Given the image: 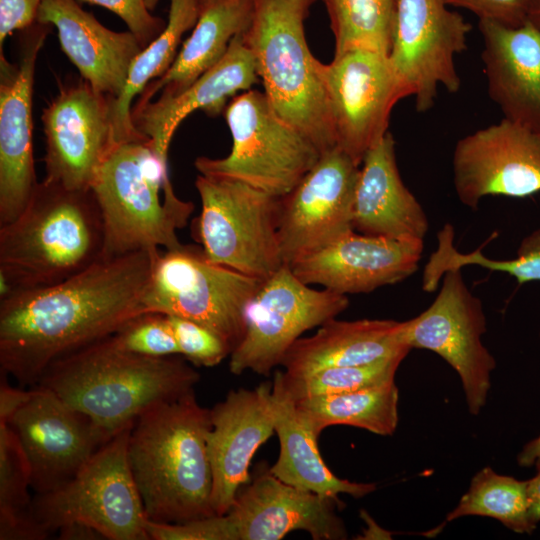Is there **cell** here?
<instances>
[{"mask_svg": "<svg viewBox=\"0 0 540 540\" xmlns=\"http://www.w3.org/2000/svg\"><path fill=\"white\" fill-rule=\"evenodd\" d=\"M336 145L356 164L388 131L395 104L409 97L388 55L353 49L319 62Z\"/></svg>", "mask_w": 540, "mask_h": 540, "instance_id": "13", "label": "cell"}, {"mask_svg": "<svg viewBox=\"0 0 540 540\" xmlns=\"http://www.w3.org/2000/svg\"><path fill=\"white\" fill-rule=\"evenodd\" d=\"M146 1L151 10L159 0ZM200 12V0H169L165 28L136 56L122 93L112 99L111 118L117 144L148 140L132 122V103L150 82L170 68L183 34L194 28Z\"/></svg>", "mask_w": 540, "mask_h": 540, "instance_id": "30", "label": "cell"}, {"mask_svg": "<svg viewBox=\"0 0 540 540\" xmlns=\"http://www.w3.org/2000/svg\"><path fill=\"white\" fill-rule=\"evenodd\" d=\"M122 349L150 357L179 354V348L167 315L146 312L138 315L112 335Z\"/></svg>", "mask_w": 540, "mask_h": 540, "instance_id": "37", "label": "cell"}, {"mask_svg": "<svg viewBox=\"0 0 540 540\" xmlns=\"http://www.w3.org/2000/svg\"><path fill=\"white\" fill-rule=\"evenodd\" d=\"M149 140L118 144L99 169L91 190L101 211L104 258L142 250L177 249L193 203L177 197Z\"/></svg>", "mask_w": 540, "mask_h": 540, "instance_id": "6", "label": "cell"}, {"mask_svg": "<svg viewBox=\"0 0 540 540\" xmlns=\"http://www.w3.org/2000/svg\"><path fill=\"white\" fill-rule=\"evenodd\" d=\"M335 38V54L353 49L389 55L398 0H324Z\"/></svg>", "mask_w": 540, "mask_h": 540, "instance_id": "34", "label": "cell"}, {"mask_svg": "<svg viewBox=\"0 0 540 540\" xmlns=\"http://www.w3.org/2000/svg\"><path fill=\"white\" fill-rule=\"evenodd\" d=\"M487 92L503 118L540 131V28L479 20Z\"/></svg>", "mask_w": 540, "mask_h": 540, "instance_id": "24", "label": "cell"}, {"mask_svg": "<svg viewBox=\"0 0 540 540\" xmlns=\"http://www.w3.org/2000/svg\"><path fill=\"white\" fill-rule=\"evenodd\" d=\"M37 22L53 25L61 49L95 91L116 99L144 46L131 32L103 26L75 0H44Z\"/></svg>", "mask_w": 540, "mask_h": 540, "instance_id": "25", "label": "cell"}, {"mask_svg": "<svg viewBox=\"0 0 540 540\" xmlns=\"http://www.w3.org/2000/svg\"><path fill=\"white\" fill-rule=\"evenodd\" d=\"M159 250L102 258L58 284L0 299V367L21 388L59 358L115 334L146 313Z\"/></svg>", "mask_w": 540, "mask_h": 540, "instance_id": "1", "label": "cell"}, {"mask_svg": "<svg viewBox=\"0 0 540 540\" xmlns=\"http://www.w3.org/2000/svg\"><path fill=\"white\" fill-rule=\"evenodd\" d=\"M49 24L22 30L18 59L0 52V226L25 209L37 185L32 147V95L38 53Z\"/></svg>", "mask_w": 540, "mask_h": 540, "instance_id": "19", "label": "cell"}, {"mask_svg": "<svg viewBox=\"0 0 540 540\" xmlns=\"http://www.w3.org/2000/svg\"><path fill=\"white\" fill-rule=\"evenodd\" d=\"M194 233L206 258L266 280L284 265L278 237L281 197L246 183L199 174Z\"/></svg>", "mask_w": 540, "mask_h": 540, "instance_id": "9", "label": "cell"}, {"mask_svg": "<svg viewBox=\"0 0 540 540\" xmlns=\"http://www.w3.org/2000/svg\"><path fill=\"white\" fill-rule=\"evenodd\" d=\"M83 1L102 6L118 15L144 47L155 39L166 26V21L151 14L146 0Z\"/></svg>", "mask_w": 540, "mask_h": 540, "instance_id": "39", "label": "cell"}, {"mask_svg": "<svg viewBox=\"0 0 540 540\" xmlns=\"http://www.w3.org/2000/svg\"><path fill=\"white\" fill-rule=\"evenodd\" d=\"M31 469L9 424L0 421V539L42 540L31 513Z\"/></svg>", "mask_w": 540, "mask_h": 540, "instance_id": "32", "label": "cell"}, {"mask_svg": "<svg viewBox=\"0 0 540 540\" xmlns=\"http://www.w3.org/2000/svg\"><path fill=\"white\" fill-rule=\"evenodd\" d=\"M272 387L266 381L254 389L231 390L210 409L207 449L215 515L229 511L241 487L249 482L253 456L275 433Z\"/></svg>", "mask_w": 540, "mask_h": 540, "instance_id": "21", "label": "cell"}, {"mask_svg": "<svg viewBox=\"0 0 540 540\" xmlns=\"http://www.w3.org/2000/svg\"><path fill=\"white\" fill-rule=\"evenodd\" d=\"M44 0H0V52L5 39L15 31H22L37 21Z\"/></svg>", "mask_w": 540, "mask_h": 540, "instance_id": "41", "label": "cell"}, {"mask_svg": "<svg viewBox=\"0 0 540 540\" xmlns=\"http://www.w3.org/2000/svg\"><path fill=\"white\" fill-rule=\"evenodd\" d=\"M263 280L209 261L202 248L160 251L144 297L147 312L197 322L232 348L245 332V308ZM232 353V352H231Z\"/></svg>", "mask_w": 540, "mask_h": 540, "instance_id": "10", "label": "cell"}, {"mask_svg": "<svg viewBox=\"0 0 540 540\" xmlns=\"http://www.w3.org/2000/svg\"><path fill=\"white\" fill-rule=\"evenodd\" d=\"M232 135L224 158L198 157L203 175L237 180L276 197L288 194L321 156L317 147L283 120L264 92L243 91L225 107Z\"/></svg>", "mask_w": 540, "mask_h": 540, "instance_id": "8", "label": "cell"}, {"mask_svg": "<svg viewBox=\"0 0 540 540\" xmlns=\"http://www.w3.org/2000/svg\"><path fill=\"white\" fill-rule=\"evenodd\" d=\"M0 421L9 424L26 455L36 494L67 483L110 440L89 417L41 385L31 387L12 415Z\"/></svg>", "mask_w": 540, "mask_h": 540, "instance_id": "15", "label": "cell"}, {"mask_svg": "<svg viewBox=\"0 0 540 540\" xmlns=\"http://www.w3.org/2000/svg\"><path fill=\"white\" fill-rule=\"evenodd\" d=\"M59 538L65 540L102 539L103 537L93 528L81 524H72L58 530Z\"/></svg>", "mask_w": 540, "mask_h": 540, "instance_id": "43", "label": "cell"}, {"mask_svg": "<svg viewBox=\"0 0 540 540\" xmlns=\"http://www.w3.org/2000/svg\"><path fill=\"white\" fill-rule=\"evenodd\" d=\"M540 458V434L527 442L517 455V463L521 467H531Z\"/></svg>", "mask_w": 540, "mask_h": 540, "instance_id": "44", "label": "cell"}, {"mask_svg": "<svg viewBox=\"0 0 540 540\" xmlns=\"http://www.w3.org/2000/svg\"><path fill=\"white\" fill-rule=\"evenodd\" d=\"M406 356H396L360 366L327 367L308 374L289 375L276 371L273 390L296 402L317 396L355 391L394 381Z\"/></svg>", "mask_w": 540, "mask_h": 540, "instance_id": "36", "label": "cell"}, {"mask_svg": "<svg viewBox=\"0 0 540 540\" xmlns=\"http://www.w3.org/2000/svg\"><path fill=\"white\" fill-rule=\"evenodd\" d=\"M402 326L403 322L390 319L332 318L314 335L296 340L281 365L289 375H302L327 367L360 366L407 356L411 347L403 339Z\"/></svg>", "mask_w": 540, "mask_h": 540, "instance_id": "27", "label": "cell"}, {"mask_svg": "<svg viewBox=\"0 0 540 540\" xmlns=\"http://www.w3.org/2000/svg\"><path fill=\"white\" fill-rule=\"evenodd\" d=\"M438 247L424 268L422 288L427 292L437 289L445 272L477 265L492 271L505 272L522 285L540 281V228L524 237L517 249V256L509 260H493L483 255L481 248L471 253H460L454 247V230L445 224L438 232Z\"/></svg>", "mask_w": 540, "mask_h": 540, "instance_id": "35", "label": "cell"}, {"mask_svg": "<svg viewBox=\"0 0 540 540\" xmlns=\"http://www.w3.org/2000/svg\"><path fill=\"white\" fill-rule=\"evenodd\" d=\"M215 1H217V0H200L201 8L204 7L207 4L215 2Z\"/></svg>", "mask_w": 540, "mask_h": 540, "instance_id": "46", "label": "cell"}, {"mask_svg": "<svg viewBox=\"0 0 540 540\" xmlns=\"http://www.w3.org/2000/svg\"><path fill=\"white\" fill-rule=\"evenodd\" d=\"M275 433L280 452L270 472L281 481L323 497L349 494L361 498L376 489L373 483H357L337 477L325 464L318 437L298 414L295 404L273 390Z\"/></svg>", "mask_w": 540, "mask_h": 540, "instance_id": "29", "label": "cell"}, {"mask_svg": "<svg viewBox=\"0 0 540 540\" xmlns=\"http://www.w3.org/2000/svg\"><path fill=\"white\" fill-rule=\"evenodd\" d=\"M359 169L336 146L322 153L301 181L281 197L278 237L284 264L291 265L354 230Z\"/></svg>", "mask_w": 540, "mask_h": 540, "instance_id": "16", "label": "cell"}, {"mask_svg": "<svg viewBox=\"0 0 540 540\" xmlns=\"http://www.w3.org/2000/svg\"><path fill=\"white\" fill-rule=\"evenodd\" d=\"M255 59L243 33L235 36L226 54L182 92L159 96L141 106H132V122L149 140V146L167 163L173 136L182 121L193 111L217 115L228 98L239 91L250 90L257 82Z\"/></svg>", "mask_w": 540, "mask_h": 540, "instance_id": "23", "label": "cell"}, {"mask_svg": "<svg viewBox=\"0 0 540 540\" xmlns=\"http://www.w3.org/2000/svg\"><path fill=\"white\" fill-rule=\"evenodd\" d=\"M112 99L86 81L66 85L43 110L45 179L68 189L88 190L118 145Z\"/></svg>", "mask_w": 540, "mask_h": 540, "instance_id": "17", "label": "cell"}, {"mask_svg": "<svg viewBox=\"0 0 540 540\" xmlns=\"http://www.w3.org/2000/svg\"><path fill=\"white\" fill-rule=\"evenodd\" d=\"M348 305L346 295L311 288L284 264L263 280L248 302L244 336L230 354V372L268 376L304 332L335 318Z\"/></svg>", "mask_w": 540, "mask_h": 540, "instance_id": "11", "label": "cell"}, {"mask_svg": "<svg viewBox=\"0 0 540 540\" xmlns=\"http://www.w3.org/2000/svg\"><path fill=\"white\" fill-rule=\"evenodd\" d=\"M470 515L494 518L519 534H532L537 527L529 518L527 480L498 474L490 467L474 475L468 491L446 519L450 522Z\"/></svg>", "mask_w": 540, "mask_h": 540, "instance_id": "33", "label": "cell"}, {"mask_svg": "<svg viewBox=\"0 0 540 540\" xmlns=\"http://www.w3.org/2000/svg\"><path fill=\"white\" fill-rule=\"evenodd\" d=\"M421 239H389L351 231L290 266L304 283L339 294L369 293L417 271Z\"/></svg>", "mask_w": 540, "mask_h": 540, "instance_id": "22", "label": "cell"}, {"mask_svg": "<svg viewBox=\"0 0 540 540\" xmlns=\"http://www.w3.org/2000/svg\"><path fill=\"white\" fill-rule=\"evenodd\" d=\"M447 6L464 8L479 20L517 27L530 19L535 0H443Z\"/></svg>", "mask_w": 540, "mask_h": 540, "instance_id": "40", "label": "cell"}, {"mask_svg": "<svg viewBox=\"0 0 540 540\" xmlns=\"http://www.w3.org/2000/svg\"><path fill=\"white\" fill-rule=\"evenodd\" d=\"M104 244L92 190L44 179L22 213L0 226V299L71 278L104 258Z\"/></svg>", "mask_w": 540, "mask_h": 540, "instance_id": "4", "label": "cell"}, {"mask_svg": "<svg viewBox=\"0 0 540 540\" xmlns=\"http://www.w3.org/2000/svg\"><path fill=\"white\" fill-rule=\"evenodd\" d=\"M179 348L187 361L204 367L218 365L232 352L231 346L216 332L185 318L167 315Z\"/></svg>", "mask_w": 540, "mask_h": 540, "instance_id": "38", "label": "cell"}, {"mask_svg": "<svg viewBox=\"0 0 540 540\" xmlns=\"http://www.w3.org/2000/svg\"><path fill=\"white\" fill-rule=\"evenodd\" d=\"M471 25L443 0H398L390 62L418 112L430 110L439 86L456 93L455 57L467 49Z\"/></svg>", "mask_w": 540, "mask_h": 540, "instance_id": "14", "label": "cell"}, {"mask_svg": "<svg viewBox=\"0 0 540 540\" xmlns=\"http://www.w3.org/2000/svg\"><path fill=\"white\" fill-rule=\"evenodd\" d=\"M529 20L540 28V0H535L533 11Z\"/></svg>", "mask_w": 540, "mask_h": 540, "instance_id": "45", "label": "cell"}, {"mask_svg": "<svg viewBox=\"0 0 540 540\" xmlns=\"http://www.w3.org/2000/svg\"><path fill=\"white\" fill-rule=\"evenodd\" d=\"M536 474L527 480V495L529 502V518L537 526L540 522V458L534 463Z\"/></svg>", "mask_w": 540, "mask_h": 540, "instance_id": "42", "label": "cell"}, {"mask_svg": "<svg viewBox=\"0 0 540 540\" xmlns=\"http://www.w3.org/2000/svg\"><path fill=\"white\" fill-rule=\"evenodd\" d=\"M252 11L253 0H217L202 7L170 68L146 86L134 105L152 101L159 92L171 96L188 88L226 54L235 36L247 30Z\"/></svg>", "mask_w": 540, "mask_h": 540, "instance_id": "28", "label": "cell"}, {"mask_svg": "<svg viewBox=\"0 0 540 540\" xmlns=\"http://www.w3.org/2000/svg\"><path fill=\"white\" fill-rule=\"evenodd\" d=\"M398 402V388L395 381H390L293 403L300 417L318 435L329 426L347 425L389 436L397 428Z\"/></svg>", "mask_w": 540, "mask_h": 540, "instance_id": "31", "label": "cell"}, {"mask_svg": "<svg viewBox=\"0 0 540 540\" xmlns=\"http://www.w3.org/2000/svg\"><path fill=\"white\" fill-rule=\"evenodd\" d=\"M459 201L476 210L485 196L540 192V131L502 118L459 139L452 156Z\"/></svg>", "mask_w": 540, "mask_h": 540, "instance_id": "18", "label": "cell"}, {"mask_svg": "<svg viewBox=\"0 0 540 540\" xmlns=\"http://www.w3.org/2000/svg\"><path fill=\"white\" fill-rule=\"evenodd\" d=\"M210 427V409L198 403L194 390L135 420L127 458L148 520L184 523L215 515Z\"/></svg>", "mask_w": 540, "mask_h": 540, "instance_id": "2", "label": "cell"}, {"mask_svg": "<svg viewBox=\"0 0 540 540\" xmlns=\"http://www.w3.org/2000/svg\"><path fill=\"white\" fill-rule=\"evenodd\" d=\"M342 504L340 499L289 485L269 468H261L222 515L226 540H280L295 530L306 531L314 540L346 539L336 512Z\"/></svg>", "mask_w": 540, "mask_h": 540, "instance_id": "20", "label": "cell"}, {"mask_svg": "<svg viewBox=\"0 0 540 540\" xmlns=\"http://www.w3.org/2000/svg\"><path fill=\"white\" fill-rule=\"evenodd\" d=\"M313 1L253 0L243 38L275 112L322 154L337 145L320 61L305 38L304 20Z\"/></svg>", "mask_w": 540, "mask_h": 540, "instance_id": "5", "label": "cell"}, {"mask_svg": "<svg viewBox=\"0 0 540 540\" xmlns=\"http://www.w3.org/2000/svg\"><path fill=\"white\" fill-rule=\"evenodd\" d=\"M132 426L102 445L67 483L35 495L32 517L47 537L62 527L81 524L104 539L149 540L147 517L127 458Z\"/></svg>", "mask_w": 540, "mask_h": 540, "instance_id": "7", "label": "cell"}, {"mask_svg": "<svg viewBox=\"0 0 540 540\" xmlns=\"http://www.w3.org/2000/svg\"><path fill=\"white\" fill-rule=\"evenodd\" d=\"M353 228L368 236L421 239L426 213L401 178L390 132L371 147L360 165L353 203Z\"/></svg>", "mask_w": 540, "mask_h": 540, "instance_id": "26", "label": "cell"}, {"mask_svg": "<svg viewBox=\"0 0 540 540\" xmlns=\"http://www.w3.org/2000/svg\"><path fill=\"white\" fill-rule=\"evenodd\" d=\"M199 379L187 361L128 352L111 335L53 362L38 385L111 439L152 407L193 391Z\"/></svg>", "mask_w": 540, "mask_h": 540, "instance_id": "3", "label": "cell"}, {"mask_svg": "<svg viewBox=\"0 0 540 540\" xmlns=\"http://www.w3.org/2000/svg\"><path fill=\"white\" fill-rule=\"evenodd\" d=\"M433 303L418 316L404 321L402 335L412 348L441 356L459 375L469 411L478 415L487 401L495 358L482 343L487 331L481 300L467 287L461 269L442 277Z\"/></svg>", "mask_w": 540, "mask_h": 540, "instance_id": "12", "label": "cell"}]
</instances>
